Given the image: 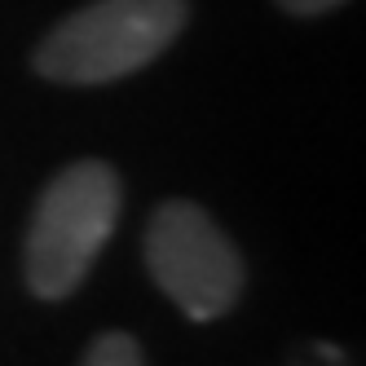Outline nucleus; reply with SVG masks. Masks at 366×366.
I'll use <instances>...</instances> for the list:
<instances>
[{"instance_id": "1", "label": "nucleus", "mask_w": 366, "mask_h": 366, "mask_svg": "<svg viewBox=\"0 0 366 366\" xmlns=\"http://www.w3.org/2000/svg\"><path fill=\"white\" fill-rule=\"evenodd\" d=\"M190 18L186 0H89L36 49V71L54 84H111L172 49Z\"/></svg>"}, {"instance_id": "2", "label": "nucleus", "mask_w": 366, "mask_h": 366, "mask_svg": "<svg viewBox=\"0 0 366 366\" xmlns=\"http://www.w3.org/2000/svg\"><path fill=\"white\" fill-rule=\"evenodd\" d=\"M119 177L102 159H80L44 186L27 225V287L40 300H66L93 269L119 221Z\"/></svg>"}, {"instance_id": "3", "label": "nucleus", "mask_w": 366, "mask_h": 366, "mask_svg": "<svg viewBox=\"0 0 366 366\" xmlns=\"http://www.w3.org/2000/svg\"><path fill=\"white\" fill-rule=\"evenodd\" d=\"M146 265L159 292L194 322H212L243 292V260L225 229L190 199H168L146 225Z\"/></svg>"}, {"instance_id": "4", "label": "nucleus", "mask_w": 366, "mask_h": 366, "mask_svg": "<svg viewBox=\"0 0 366 366\" xmlns=\"http://www.w3.org/2000/svg\"><path fill=\"white\" fill-rule=\"evenodd\" d=\"M80 366H146V357H142V345L128 331H107L89 345Z\"/></svg>"}, {"instance_id": "5", "label": "nucleus", "mask_w": 366, "mask_h": 366, "mask_svg": "<svg viewBox=\"0 0 366 366\" xmlns=\"http://www.w3.org/2000/svg\"><path fill=\"white\" fill-rule=\"evenodd\" d=\"M278 5L287 14H296V18H318V14H327L335 5H345V0H278Z\"/></svg>"}]
</instances>
